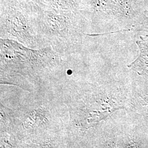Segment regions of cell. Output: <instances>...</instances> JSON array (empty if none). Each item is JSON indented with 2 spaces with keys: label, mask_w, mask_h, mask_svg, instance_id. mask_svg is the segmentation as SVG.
Masks as SVG:
<instances>
[{
  "label": "cell",
  "mask_w": 148,
  "mask_h": 148,
  "mask_svg": "<svg viewBox=\"0 0 148 148\" xmlns=\"http://www.w3.org/2000/svg\"><path fill=\"white\" fill-rule=\"evenodd\" d=\"M60 55L49 46L33 49L1 38V84L14 85L30 92L40 91L59 68Z\"/></svg>",
  "instance_id": "cell-1"
},
{
  "label": "cell",
  "mask_w": 148,
  "mask_h": 148,
  "mask_svg": "<svg viewBox=\"0 0 148 148\" xmlns=\"http://www.w3.org/2000/svg\"><path fill=\"white\" fill-rule=\"evenodd\" d=\"M82 0H78V2H81V1H82Z\"/></svg>",
  "instance_id": "cell-7"
},
{
  "label": "cell",
  "mask_w": 148,
  "mask_h": 148,
  "mask_svg": "<svg viewBox=\"0 0 148 148\" xmlns=\"http://www.w3.org/2000/svg\"><path fill=\"white\" fill-rule=\"evenodd\" d=\"M21 141L16 136L7 132H1V148H19Z\"/></svg>",
  "instance_id": "cell-6"
},
{
  "label": "cell",
  "mask_w": 148,
  "mask_h": 148,
  "mask_svg": "<svg viewBox=\"0 0 148 148\" xmlns=\"http://www.w3.org/2000/svg\"><path fill=\"white\" fill-rule=\"evenodd\" d=\"M33 93V96L13 110L12 133L21 141V147L68 133L64 124L65 108L40 95V91Z\"/></svg>",
  "instance_id": "cell-2"
},
{
  "label": "cell",
  "mask_w": 148,
  "mask_h": 148,
  "mask_svg": "<svg viewBox=\"0 0 148 148\" xmlns=\"http://www.w3.org/2000/svg\"><path fill=\"white\" fill-rule=\"evenodd\" d=\"M24 10L36 27L45 47H51L59 54L81 50L87 20L79 10H43L35 7Z\"/></svg>",
  "instance_id": "cell-3"
},
{
  "label": "cell",
  "mask_w": 148,
  "mask_h": 148,
  "mask_svg": "<svg viewBox=\"0 0 148 148\" xmlns=\"http://www.w3.org/2000/svg\"><path fill=\"white\" fill-rule=\"evenodd\" d=\"M25 7H37L43 10H79L78 2L74 0H16Z\"/></svg>",
  "instance_id": "cell-5"
},
{
  "label": "cell",
  "mask_w": 148,
  "mask_h": 148,
  "mask_svg": "<svg viewBox=\"0 0 148 148\" xmlns=\"http://www.w3.org/2000/svg\"><path fill=\"white\" fill-rule=\"evenodd\" d=\"M1 38L17 41L27 47H45L29 14L16 0H1Z\"/></svg>",
  "instance_id": "cell-4"
}]
</instances>
